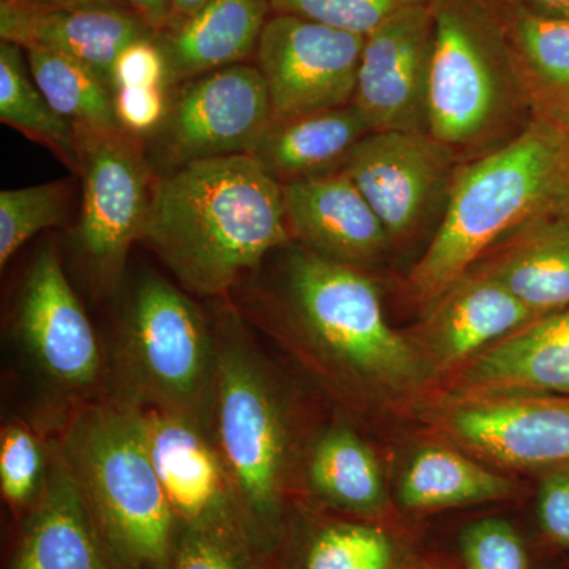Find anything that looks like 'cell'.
I'll list each match as a JSON object with an SVG mask.
<instances>
[{"label":"cell","instance_id":"obj_4","mask_svg":"<svg viewBox=\"0 0 569 569\" xmlns=\"http://www.w3.org/2000/svg\"><path fill=\"white\" fill-rule=\"evenodd\" d=\"M282 335L332 383L407 391L426 377L413 342L385 317L380 293L361 269L302 249L284 264Z\"/></svg>","mask_w":569,"mask_h":569},{"label":"cell","instance_id":"obj_40","mask_svg":"<svg viewBox=\"0 0 569 569\" xmlns=\"http://www.w3.org/2000/svg\"><path fill=\"white\" fill-rule=\"evenodd\" d=\"M14 3H32V6L48 7H103L123 6V0H7Z\"/></svg>","mask_w":569,"mask_h":569},{"label":"cell","instance_id":"obj_18","mask_svg":"<svg viewBox=\"0 0 569 569\" xmlns=\"http://www.w3.org/2000/svg\"><path fill=\"white\" fill-rule=\"evenodd\" d=\"M282 190L290 233L310 252L361 269L387 249L391 236L342 171L284 183Z\"/></svg>","mask_w":569,"mask_h":569},{"label":"cell","instance_id":"obj_27","mask_svg":"<svg viewBox=\"0 0 569 569\" xmlns=\"http://www.w3.org/2000/svg\"><path fill=\"white\" fill-rule=\"evenodd\" d=\"M29 70L52 110L78 133H123L116 118L114 91L84 63L50 50H28Z\"/></svg>","mask_w":569,"mask_h":569},{"label":"cell","instance_id":"obj_17","mask_svg":"<svg viewBox=\"0 0 569 569\" xmlns=\"http://www.w3.org/2000/svg\"><path fill=\"white\" fill-rule=\"evenodd\" d=\"M537 318L488 272L471 269L429 306L415 347L426 367L455 369Z\"/></svg>","mask_w":569,"mask_h":569},{"label":"cell","instance_id":"obj_6","mask_svg":"<svg viewBox=\"0 0 569 569\" xmlns=\"http://www.w3.org/2000/svg\"><path fill=\"white\" fill-rule=\"evenodd\" d=\"M107 355V397L212 429L216 332L211 317L176 284L153 274L138 280Z\"/></svg>","mask_w":569,"mask_h":569},{"label":"cell","instance_id":"obj_16","mask_svg":"<svg viewBox=\"0 0 569 569\" xmlns=\"http://www.w3.org/2000/svg\"><path fill=\"white\" fill-rule=\"evenodd\" d=\"M152 29L123 6L48 7L0 0V37L22 50L61 52L96 71L112 88L123 48L152 37Z\"/></svg>","mask_w":569,"mask_h":569},{"label":"cell","instance_id":"obj_37","mask_svg":"<svg viewBox=\"0 0 569 569\" xmlns=\"http://www.w3.org/2000/svg\"><path fill=\"white\" fill-rule=\"evenodd\" d=\"M538 518L550 541L569 549V463L546 471L538 493Z\"/></svg>","mask_w":569,"mask_h":569},{"label":"cell","instance_id":"obj_39","mask_svg":"<svg viewBox=\"0 0 569 569\" xmlns=\"http://www.w3.org/2000/svg\"><path fill=\"white\" fill-rule=\"evenodd\" d=\"M522 2L533 9L531 13L569 20V0H522Z\"/></svg>","mask_w":569,"mask_h":569},{"label":"cell","instance_id":"obj_35","mask_svg":"<svg viewBox=\"0 0 569 569\" xmlns=\"http://www.w3.org/2000/svg\"><path fill=\"white\" fill-rule=\"evenodd\" d=\"M168 63L162 44L146 37L123 48L112 70V91L126 88H164Z\"/></svg>","mask_w":569,"mask_h":569},{"label":"cell","instance_id":"obj_7","mask_svg":"<svg viewBox=\"0 0 569 569\" xmlns=\"http://www.w3.org/2000/svg\"><path fill=\"white\" fill-rule=\"evenodd\" d=\"M22 361L50 403L44 429L108 396V355L67 279L61 257L41 247L29 264L11 317Z\"/></svg>","mask_w":569,"mask_h":569},{"label":"cell","instance_id":"obj_22","mask_svg":"<svg viewBox=\"0 0 569 569\" xmlns=\"http://www.w3.org/2000/svg\"><path fill=\"white\" fill-rule=\"evenodd\" d=\"M269 0H211L164 39L168 84L238 66L257 51Z\"/></svg>","mask_w":569,"mask_h":569},{"label":"cell","instance_id":"obj_9","mask_svg":"<svg viewBox=\"0 0 569 569\" xmlns=\"http://www.w3.org/2000/svg\"><path fill=\"white\" fill-rule=\"evenodd\" d=\"M78 137L82 211L74 250L93 293L112 296L121 288L130 249L148 224L149 168L126 133Z\"/></svg>","mask_w":569,"mask_h":569},{"label":"cell","instance_id":"obj_24","mask_svg":"<svg viewBox=\"0 0 569 569\" xmlns=\"http://www.w3.org/2000/svg\"><path fill=\"white\" fill-rule=\"evenodd\" d=\"M307 492L347 515H370L383 503L376 455L353 429L332 426L309 441L299 462Z\"/></svg>","mask_w":569,"mask_h":569},{"label":"cell","instance_id":"obj_38","mask_svg":"<svg viewBox=\"0 0 569 569\" xmlns=\"http://www.w3.org/2000/svg\"><path fill=\"white\" fill-rule=\"evenodd\" d=\"M152 31L168 28L174 10L171 0H123Z\"/></svg>","mask_w":569,"mask_h":569},{"label":"cell","instance_id":"obj_20","mask_svg":"<svg viewBox=\"0 0 569 569\" xmlns=\"http://www.w3.org/2000/svg\"><path fill=\"white\" fill-rule=\"evenodd\" d=\"M569 397V309L539 317L460 366L455 397Z\"/></svg>","mask_w":569,"mask_h":569},{"label":"cell","instance_id":"obj_19","mask_svg":"<svg viewBox=\"0 0 569 569\" xmlns=\"http://www.w3.org/2000/svg\"><path fill=\"white\" fill-rule=\"evenodd\" d=\"M14 523L3 569H114L54 437L47 488Z\"/></svg>","mask_w":569,"mask_h":569},{"label":"cell","instance_id":"obj_14","mask_svg":"<svg viewBox=\"0 0 569 569\" xmlns=\"http://www.w3.org/2000/svg\"><path fill=\"white\" fill-rule=\"evenodd\" d=\"M455 157L429 132H370L351 149L340 171L365 194L391 239L403 238L449 189Z\"/></svg>","mask_w":569,"mask_h":569},{"label":"cell","instance_id":"obj_31","mask_svg":"<svg viewBox=\"0 0 569 569\" xmlns=\"http://www.w3.org/2000/svg\"><path fill=\"white\" fill-rule=\"evenodd\" d=\"M52 460L50 430L11 419L0 432V493L14 522L39 501Z\"/></svg>","mask_w":569,"mask_h":569},{"label":"cell","instance_id":"obj_34","mask_svg":"<svg viewBox=\"0 0 569 569\" xmlns=\"http://www.w3.org/2000/svg\"><path fill=\"white\" fill-rule=\"evenodd\" d=\"M462 553L467 569H529L522 539L503 520H481L468 527Z\"/></svg>","mask_w":569,"mask_h":569},{"label":"cell","instance_id":"obj_1","mask_svg":"<svg viewBox=\"0 0 569 569\" xmlns=\"http://www.w3.org/2000/svg\"><path fill=\"white\" fill-rule=\"evenodd\" d=\"M290 238L282 183L239 153L182 164L160 179L142 241L187 291L223 298Z\"/></svg>","mask_w":569,"mask_h":569},{"label":"cell","instance_id":"obj_21","mask_svg":"<svg viewBox=\"0 0 569 569\" xmlns=\"http://www.w3.org/2000/svg\"><path fill=\"white\" fill-rule=\"evenodd\" d=\"M370 133L353 103L295 118L272 119L250 156L277 182L305 181L340 171L348 153Z\"/></svg>","mask_w":569,"mask_h":569},{"label":"cell","instance_id":"obj_28","mask_svg":"<svg viewBox=\"0 0 569 569\" xmlns=\"http://www.w3.org/2000/svg\"><path fill=\"white\" fill-rule=\"evenodd\" d=\"M518 70L526 99L553 111L549 121H569V20L522 11L515 22Z\"/></svg>","mask_w":569,"mask_h":569},{"label":"cell","instance_id":"obj_2","mask_svg":"<svg viewBox=\"0 0 569 569\" xmlns=\"http://www.w3.org/2000/svg\"><path fill=\"white\" fill-rule=\"evenodd\" d=\"M548 219L569 220V133L537 118L455 171L443 220L411 272V293L429 307L490 250Z\"/></svg>","mask_w":569,"mask_h":569},{"label":"cell","instance_id":"obj_29","mask_svg":"<svg viewBox=\"0 0 569 569\" xmlns=\"http://www.w3.org/2000/svg\"><path fill=\"white\" fill-rule=\"evenodd\" d=\"M21 50L9 41L0 44V121L47 146L70 168L78 170L80 137L77 129L52 110L26 67Z\"/></svg>","mask_w":569,"mask_h":569},{"label":"cell","instance_id":"obj_36","mask_svg":"<svg viewBox=\"0 0 569 569\" xmlns=\"http://www.w3.org/2000/svg\"><path fill=\"white\" fill-rule=\"evenodd\" d=\"M170 102L164 88H126L114 91V110L123 133L156 132L162 127Z\"/></svg>","mask_w":569,"mask_h":569},{"label":"cell","instance_id":"obj_41","mask_svg":"<svg viewBox=\"0 0 569 569\" xmlns=\"http://www.w3.org/2000/svg\"><path fill=\"white\" fill-rule=\"evenodd\" d=\"M209 2H211V0H171L174 13L179 14L182 20H189V18L194 17V14L203 10Z\"/></svg>","mask_w":569,"mask_h":569},{"label":"cell","instance_id":"obj_15","mask_svg":"<svg viewBox=\"0 0 569 569\" xmlns=\"http://www.w3.org/2000/svg\"><path fill=\"white\" fill-rule=\"evenodd\" d=\"M137 410L146 447L178 523L246 522L212 429L181 415Z\"/></svg>","mask_w":569,"mask_h":569},{"label":"cell","instance_id":"obj_5","mask_svg":"<svg viewBox=\"0 0 569 569\" xmlns=\"http://www.w3.org/2000/svg\"><path fill=\"white\" fill-rule=\"evenodd\" d=\"M114 569H168L178 519L142 436L137 408L104 397L50 430Z\"/></svg>","mask_w":569,"mask_h":569},{"label":"cell","instance_id":"obj_30","mask_svg":"<svg viewBox=\"0 0 569 569\" xmlns=\"http://www.w3.org/2000/svg\"><path fill=\"white\" fill-rule=\"evenodd\" d=\"M168 569H276L242 519L178 523Z\"/></svg>","mask_w":569,"mask_h":569},{"label":"cell","instance_id":"obj_33","mask_svg":"<svg viewBox=\"0 0 569 569\" xmlns=\"http://www.w3.org/2000/svg\"><path fill=\"white\" fill-rule=\"evenodd\" d=\"M277 13L296 14L367 37L399 11L425 3V0H269Z\"/></svg>","mask_w":569,"mask_h":569},{"label":"cell","instance_id":"obj_23","mask_svg":"<svg viewBox=\"0 0 569 569\" xmlns=\"http://www.w3.org/2000/svg\"><path fill=\"white\" fill-rule=\"evenodd\" d=\"M481 271L537 317L569 309V220H541L500 247Z\"/></svg>","mask_w":569,"mask_h":569},{"label":"cell","instance_id":"obj_26","mask_svg":"<svg viewBox=\"0 0 569 569\" xmlns=\"http://www.w3.org/2000/svg\"><path fill=\"white\" fill-rule=\"evenodd\" d=\"M509 479L448 448L418 452L403 475L402 503L410 509H440L512 496Z\"/></svg>","mask_w":569,"mask_h":569},{"label":"cell","instance_id":"obj_32","mask_svg":"<svg viewBox=\"0 0 569 569\" xmlns=\"http://www.w3.org/2000/svg\"><path fill=\"white\" fill-rule=\"evenodd\" d=\"M67 187L40 183L0 193V268L6 269L29 239L66 217Z\"/></svg>","mask_w":569,"mask_h":569},{"label":"cell","instance_id":"obj_25","mask_svg":"<svg viewBox=\"0 0 569 569\" xmlns=\"http://www.w3.org/2000/svg\"><path fill=\"white\" fill-rule=\"evenodd\" d=\"M274 552L276 569H391L395 545L383 530L351 520L318 519L298 533L290 523Z\"/></svg>","mask_w":569,"mask_h":569},{"label":"cell","instance_id":"obj_12","mask_svg":"<svg viewBox=\"0 0 569 569\" xmlns=\"http://www.w3.org/2000/svg\"><path fill=\"white\" fill-rule=\"evenodd\" d=\"M440 418L445 436L496 466L550 471L569 463V397H458Z\"/></svg>","mask_w":569,"mask_h":569},{"label":"cell","instance_id":"obj_11","mask_svg":"<svg viewBox=\"0 0 569 569\" xmlns=\"http://www.w3.org/2000/svg\"><path fill=\"white\" fill-rule=\"evenodd\" d=\"M274 119L257 67L238 63L186 82L160 127L171 168L250 153Z\"/></svg>","mask_w":569,"mask_h":569},{"label":"cell","instance_id":"obj_8","mask_svg":"<svg viewBox=\"0 0 569 569\" xmlns=\"http://www.w3.org/2000/svg\"><path fill=\"white\" fill-rule=\"evenodd\" d=\"M429 133L452 152L488 140L526 99L518 69L473 13L433 0Z\"/></svg>","mask_w":569,"mask_h":569},{"label":"cell","instance_id":"obj_10","mask_svg":"<svg viewBox=\"0 0 569 569\" xmlns=\"http://www.w3.org/2000/svg\"><path fill=\"white\" fill-rule=\"evenodd\" d=\"M365 39L296 14L269 18L258 40L257 69L274 119L351 103Z\"/></svg>","mask_w":569,"mask_h":569},{"label":"cell","instance_id":"obj_3","mask_svg":"<svg viewBox=\"0 0 569 569\" xmlns=\"http://www.w3.org/2000/svg\"><path fill=\"white\" fill-rule=\"evenodd\" d=\"M211 320L219 353L213 437L233 479L247 527L274 556L301 462L290 403L244 318L224 307Z\"/></svg>","mask_w":569,"mask_h":569},{"label":"cell","instance_id":"obj_13","mask_svg":"<svg viewBox=\"0 0 569 569\" xmlns=\"http://www.w3.org/2000/svg\"><path fill=\"white\" fill-rule=\"evenodd\" d=\"M433 11L426 3L389 18L365 39L351 103L370 132H429Z\"/></svg>","mask_w":569,"mask_h":569}]
</instances>
